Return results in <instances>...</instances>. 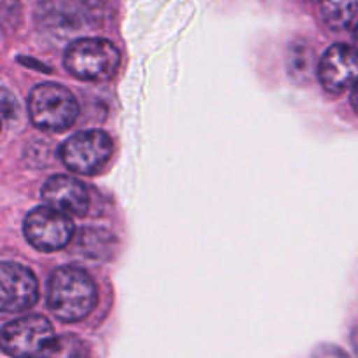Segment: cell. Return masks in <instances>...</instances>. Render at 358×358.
<instances>
[{
	"label": "cell",
	"instance_id": "obj_1",
	"mask_svg": "<svg viewBox=\"0 0 358 358\" xmlns=\"http://www.w3.org/2000/svg\"><path fill=\"white\" fill-rule=\"evenodd\" d=\"M98 303L93 278L84 269L65 266L56 269L48 283V306L62 322L84 320Z\"/></svg>",
	"mask_w": 358,
	"mask_h": 358
},
{
	"label": "cell",
	"instance_id": "obj_2",
	"mask_svg": "<svg viewBox=\"0 0 358 358\" xmlns=\"http://www.w3.org/2000/svg\"><path fill=\"white\" fill-rule=\"evenodd\" d=\"M63 63L77 79L87 83H103L115 76L121 63V55L107 38L83 37L66 48Z\"/></svg>",
	"mask_w": 358,
	"mask_h": 358
},
{
	"label": "cell",
	"instance_id": "obj_3",
	"mask_svg": "<svg viewBox=\"0 0 358 358\" xmlns=\"http://www.w3.org/2000/svg\"><path fill=\"white\" fill-rule=\"evenodd\" d=\"M28 114L42 131L58 133L70 128L79 115L76 96L56 83L38 84L28 96Z\"/></svg>",
	"mask_w": 358,
	"mask_h": 358
},
{
	"label": "cell",
	"instance_id": "obj_4",
	"mask_svg": "<svg viewBox=\"0 0 358 358\" xmlns=\"http://www.w3.org/2000/svg\"><path fill=\"white\" fill-rule=\"evenodd\" d=\"M114 152L112 138L101 129L79 131L66 138L59 147V157L70 171L94 175L108 163Z\"/></svg>",
	"mask_w": 358,
	"mask_h": 358
},
{
	"label": "cell",
	"instance_id": "obj_5",
	"mask_svg": "<svg viewBox=\"0 0 358 358\" xmlns=\"http://www.w3.org/2000/svg\"><path fill=\"white\" fill-rule=\"evenodd\" d=\"M56 339L51 322L28 315L3 325L2 348L13 358H41Z\"/></svg>",
	"mask_w": 358,
	"mask_h": 358
},
{
	"label": "cell",
	"instance_id": "obj_6",
	"mask_svg": "<svg viewBox=\"0 0 358 358\" xmlns=\"http://www.w3.org/2000/svg\"><path fill=\"white\" fill-rule=\"evenodd\" d=\"M23 231L31 247L42 252H55L72 241L73 222L65 213L49 206H38L27 215Z\"/></svg>",
	"mask_w": 358,
	"mask_h": 358
},
{
	"label": "cell",
	"instance_id": "obj_7",
	"mask_svg": "<svg viewBox=\"0 0 358 358\" xmlns=\"http://www.w3.org/2000/svg\"><path fill=\"white\" fill-rule=\"evenodd\" d=\"M318 79L327 93H345L358 83V49L334 44L324 52L318 63Z\"/></svg>",
	"mask_w": 358,
	"mask_h": 358
},
{
	"label": "cell",
	"instance_id": "obj_8",
	"mask_svg": "<svg viewBox=\"0 0 358 358\" xmlns=\"http://www.w3.org/2000/svg\"><path fill=\"white\" fill-rule=\"evenodd\" d=\"M38 301V282L21 264L3 262L0 268V306L6 313H21Z\"/></svg>",
	"mask_w": 358,
	"mask_h": 358
},
{
	"label": "cell",
	"instance_id": "obj_9",
	"mask_svg": "<svg viewBox=\"0 0 358 358\" xmlns=\"http://www.w3.org/2000/svg\"><path fill=\"white\" fill-rule=\"evenodd\" d=\"M42 199L49 208L65 215L83 217L90 206L86 185L69 175H55L42 187Z\"/></svg>",
	"mask_w": 358,
	"mask_h": 358
},
{
	"label": "cell",
	"instance_id": "obj_10",
	"mask_svg": "<svg viewBox=\"0 0 358 358\" xmlns=\"http://www.w3.org/2000/svg\"><path fill=\"white\" fill-rule=\"evenodd\" d=\"M320 14L331 30H348L358 24V0H320Z\"/></svg>",
	"mask_w": 358,
	"mask_h": 358
},
{
	"label": "cell",
	"instance_id": "obj_11",
	"mask_svg": "<svg viewBox=\"0 0 358 358\" xmlns=\"http://www.w3.org/2000/svg\"><path fill=\"white\" fill-rule=\"evenodd\" d=\"M73 0H55L44 7V20L51 28H63V30H77L83 28L84 16Z\"/></svg>",
	"mask_w": 358,
	"mask_h": 358
},
{
	"label": "cell",
	"instance_id": "obj_12",
	"mask_svg": "<svg viewBox=\"0 0 358 358\" xmlns=\"http://www.w3.org/2000/svg\"><path fill=\"white\" fill-rule=\"evenodd\" d=\"M112 243L114 238L110 233L103 229H83L79 238H77V248L83 252L84 257L100 261L107 259L112 252Z\"/></svg>",
	"mask_w": 358,
	"mask_h": 358
},
{
	"label": "cell",
	"instance_id": "obj_13",
	"mask_svg": "<svg viewBox=\"0 0 358 358\" xmlns=\"http://www.w3.org/2000/svg\"><path fill=\"white\" fill-rule=\"evenodd\" d=\"M86 348L76 336H59L41 358H84Z\"/></svg>",
	"mask_w": 358,
	"mask_h": 358
},
{
	"label": "cell",
	"instance_id": "obj_14",
	"mask_svg": "<svg viewBox=\"0 0 358 358\" xmlns=\"http://www.w3.org/2000/svg\"><path fill=\"white\" fill-rule=\"evenodd\" d=\"M289 72L294 79L311 77V51L308 48H294L289 52Z\"/></svg>",
	"mask_w": 358,
	"mask_h": 358
},
{
	"label": "cell",
	"instance_id": "obj_15",
	"mask_svg": "<svg viewBox=\"0 0 358 358\" xmlns=\"http://www.w3.org/2000/svg\"><path fill=\"white\" fill-rule=\"evenodd\" d=\"M20 2L17 0H2V23L3 28L16 27L20 20Z\"/></svg>",
	"mask_w": 358,
	"mask_h": 358
},
{
	"label": "cell",
	"instance_id": "obj_16",
	"mask_svg": "<svg viewBox=\"0 0 358 358\" xmlns=\"http://www.w3.org/2000/svg\"><path fill=\"white\" fill-rule=\"evenodd\" d=\"M311 358H350L341 348L332 345H322L313 352Z\"/></svg>",
	"mask_w": 358,
	"mask_h": 358
},
{
	"label": "cell",
	"instance_id": "obj_17",
	"mask_svg": "<svg viewBox=\"0 0 358 358\" xmlns=\"http://www.w3.org/2000/svg\"><path fill=\"white\" fill-rule=\"evenodd\" d=\"M352 105H353V108H355V110L358 112V83H357V86L353 87V93H352Z\"/></svg>",
	"mask_w": 358,
	"mask_h": 358
},
{
	"label": "cell",
	"instance_id": "obj_18",
	"mask_svg": "<svg viewBox=\"0 0 358 358\" xmlns=\"http://www.w3.org/2000/svg\"><path fill=\"white\" fill-rule=\"evenodd\" d=\"M352 345H353V350H355V353L358 357V327L353 331V334H352Z\"/></svg>",
	"mask_w": 358,
	"mask_h": 358
},
{
	"label": "cell",
	"instance_id": "obj_19",
	"mask_svg": "<svg viewBox=\"0 0 358 358\" xmlns=\"http://www.w3.org/2000/svg\"><path fill=\"white\" fill-rule=\"evenodd\" d=\"M355 41H357V45H358V24H357V28H355Z\"/></svg>",
	"mask_w": 358,
	"mask_h": 358
}]
</instances>
